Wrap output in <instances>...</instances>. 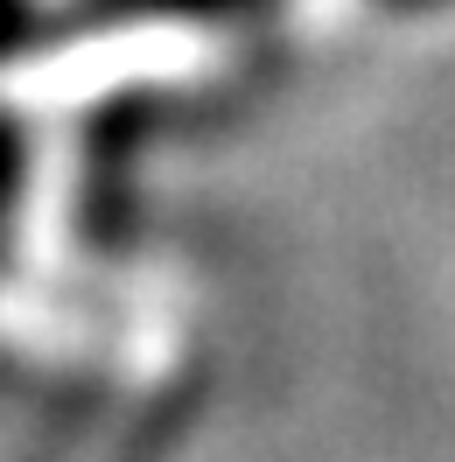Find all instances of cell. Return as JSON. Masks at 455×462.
I'll list each match as a JSON object with an SVG mask.
<instances>
[{
    "label": "cell",
    "instance_id": "cell-1",
    "mask_svg": "<svg viewBox=\"0 0 455 462\" xmlns=\"http://www.w3.org/2000/svg\"><path fill=\"white\" fill-rule=\"evenodd\" d=\"M14 169H22V141H14V126H0V210H7V189H14Z\"/></svg>",
    "mask_w": 455,
    "mask_h": 462
}]
</instances>
